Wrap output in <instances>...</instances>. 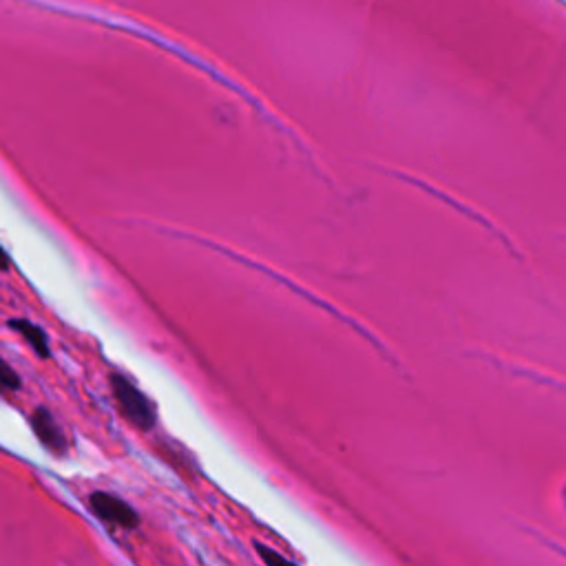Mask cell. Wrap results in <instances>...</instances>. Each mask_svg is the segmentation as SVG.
I'll use <instances>...</instances> for the list:
<instances>
[{
    "instance_id": "1",
    "label": "cell",
    "mask_w": 566,
    "mask_h": 566,
    "mask_svg": "<svg viewBox=\"0 0 566 566\" xmlns=\"http://www.w3.org/2000/svg\"><path fill=\"white\" fill-rule=\"evenodd\" d=\"M111 392L115 403H118L120 414L142 432H151L157 423V412L155 405L149 396H146L138 385L124 374H111Z\"/></svg>"
},
{
    "instance_id": "2",
    "label": "cell",
    "mask_w": 566,
    "mask_h": 566,
    "mask_svg": "<svg viewBox=\"0 0 566 566\" xmlns=\"http://www.w3.org/2000/svg\"><path fill=\"white\" fill-rule=\"evenodd\" d=\"M89 507L93 511V516L111 524V527H118L124 531H133L140 527L138 511H135L127 500L109 494V491H93L89 496Z\"/></svg>"
},
{
    "instance_id": "3",
    "label": "cell",
    "mask_w": 566,
    "mask_h": 566,
    "mask_svg": "<svg viewBox=\"0 0 566 566\" xmlns=\"http://www.w3.org/2000/svg\"><path fill=\"white\" fill-rule=\"evenodd\" d=\"M31 429H34L36 438L40 440L47 452L62 456L67 454L69 449V440L67 434L62 432V427L56 423V418L51 416L45 407H38V410L31 414Z\"/></svg>"
},
{
    "instance_id": "4",
    "label": "cell",
    "mask_w": 566,
    "mask_h": 566,
    "mask_svg": "<svg viewBox=\"0 0 566 566\" xmlns=\"http://www.w3.org/2000/svg\"><path fill=\"white\" fill-rule=\"evenodd\" d=\"M7 326L12 328L16 334H20V337L25 339V343L40 356V359H47L51 350H49V339H47V334H45L43 328L36 326L34 321H27V319H12L7 323Z\"/></svg>"
},
{
    "instance_id": "5",
    "label": "cell",
    "mask_w": 566,
    "mask_h": 566,
    "mask_svg": "<svg viewBox=\"0 0 566 566\" xmlns=\"http://www.w3.org/2000/svg\"><path fill=\"white\" fill-rule=\"evenodd\" d=\"M255 549H257L259 558L264 560L266 566H299V564H295L292 560H288L286 555H281L279 551L270 549V547H266V544H261V542H255Z\"/></svg>"
},
{
    "instance_id": "6",
    "label": "cell",
    "mask_w": 566,
    "mask_h": 566,
    "mask_svg": "<svg viewBox=\"0 0 566 566\" xmlns=\"http://www.w3.org/2000/svg\"><path fill=\"white\" fill-rule=\"evenodd\" d=\"M0 381H3L5 392H16L20 387V379L18 374L14 372V368L9 363H3V372H0Z\"/></svg>"
}]
</instances>
